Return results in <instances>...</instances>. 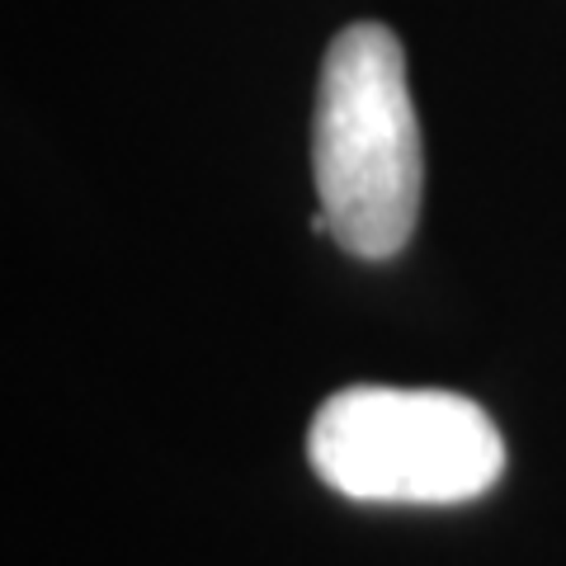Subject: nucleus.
Masks as SVG:
<instances>
[{
  "label": "nucleus",
  "mask_w": 566,
  "mask_h": 566,
  "mask_svg": "<svg viewBox=\"0 0 566 566\" xmlns=\"http://www.w3.org/2000/svg\"><path fill=\"white\" fill-rule=\"evenodd\" d=\"M312 175L322 193L312 232H331L345 255L387 260L411 241L424 156L392 29L349 24L331 43L316 85Z\"/></svg>",
  "instance_id": "nucleus-1"
},
{
  "label": "nucleus",
  "mask_w": 566,
  "mask_h": 566,
  "mask_svg": "<svg viewBox=\"0 0 566 566\" xmlns=\"http://www.w3.org/2000/svg\"><path fill=\"white\" fill-rule=\"evenodd\" d=\"M312 472L368 505H463L505 472V439L476 401L439 387H345L307 430Z\"/></svg>",
  "instance_id": "nucleus-2"
}]
</instances>
